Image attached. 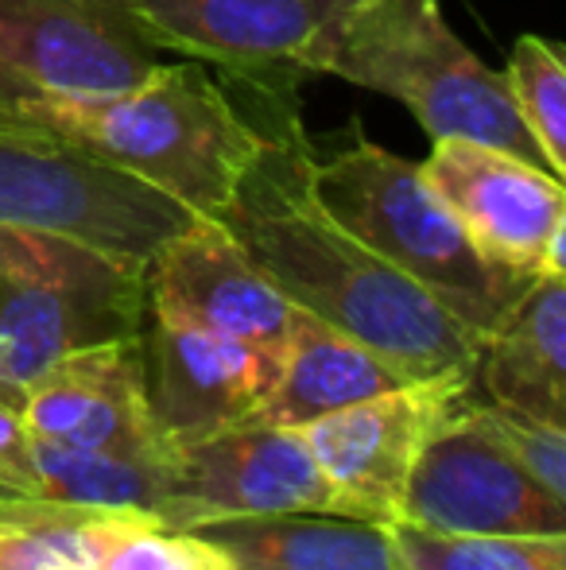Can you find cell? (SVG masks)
I'll return each mask as SVG.
<instances>
[{"instance_id":"7","label":"cell","mask_w":566,"mask_h":570,"mask_svg":"<svg viewBox=\"0 0 566 570\" xmlns=\"http://www.w3.org/2000/svg\"><path fill=\"white\" fill-rule=\"evenodd\" d=\"M151 51L218 67L229 82L299 90L326 75L349 16L365 0H90Z\"/></svg>"},{"instance_id":"13","label":"cell","mask_w":566,"mask_h":570,"mask_svg":"<svg viewBox=\"0 0 566 570\" xmlns=\"http://www.w3.org/2000/svg\"><path fill=\"white\" fill-rule=\"evenodd\" d=\"M148 315L229 342L284 350L295 307L214 218H190L143 272Z\"/></svg>"},{"instance_id":"26","label":"cell","mask_w":566,"mask_h":570,"mask_svg":"<svg viewBox=\"0 0 566 570\" xmlns=\"http://www.w3.org/2000/svg\"><path fill=\"white\" fill-rule=\"evenodd\" d=\"M0 493H4V489H0Z\"/></svg>"},{"instance_id":"17","label":"cell","mask_w":566,"mask_h":570,"mask_svg":"<svg viewBox=\"0 0 566 570\" xmlns=\"http://www.w3.org/2000/svg\"><path fill=\"white\" fill-rule=\"evenodd\" d=\"M400 384L411 381L400 368L388 365L377 350L334 331L330 323L307 315V311H295L280 350V373H276L260 423L302 428V423L322 420L338 407L400 389Z\"/></svg>"},{"instance_id":"8","label":"cell","mask_w":566,"mask_h":570,"mask_svg":"<svg viewBox=\"0 0 566 570\" xmlns=\"http://www.w3.org/2000/svg\"><path fill=\"white\" fill-rule=\"evenodd\" d=\"M466 389L469 376L411 381L302 423V443L334 489L338 517L373 524L400 520L411 470Z\"/></svg>"},{"instance_id":"1","label":"cell","mask_w":566,"mask_h":570,"mask_svg":"<svg viewBox=\"0 0 566 570\" xmlns=\"http://www.w3.org/2000/svg\"><path fill=\"white\" fill-rule=\"evenodd\" d=\"M252 128V151L221 210V229L249 253L295 311L377 350L408 381L469 376L477 338L404 272L341 229L310 187L315 144L302 132L295 90L229 82Z\"/></svg>"},{"instance_id":"23","label":"cell","mask_w":566,"mask_h":570,"mask_svg":"<svg viewBox=\"0 0 566 570\" xmlns=\"http://www.w3.org/2000/svg\"><path fill=\"white\" fill-rule=\"evenodd\" d=\"M461 407L544 493L566 501V423L489 404V400L469 396V389L461 396Z\"/></svg>"},{"instance_id":"24","label":"cell","mask_w":566,"mask_h":570,"mask_svg":"<svg viewBox=\"0 0 566 570\" xmlns=\"http://www.w3.org/2000/svg\"><path fill=\"white\" fill-rule=\"evenodd\" d=\"M101 570H237V563L202 532L143 528L125 540Z\"/></svg>"},{"instance_id":"4","label":"cell","mask_w":566,"mask_h":570,"mask_svg":"<svg viewBox=\"0 0 566 570\" xmlns=\"http://www.w3.org/2000/svg\"><path fill=\"white\" fill-rule=\"evenodd\" d=\"M326 75L404 101L430 144L474 140L547 167L516 114L508 78L454 36L435 0H365L349 16Z\"/></svg>"},{"instance_id":"18","label":"cell","mask_w":566,"mask_h":570,"mask_svg":"<svg viewBox=\"0 0 566 570\" xmlns=\"http://www.w3.org/2000/svg\"><path fill=\"white\" fill-rule=\"evenodd\" d=\"M214 540L237 570H393L385 524L326 512L229 517L195 528Z\"/></svg>"},{"instance_id":"20","label":"cell","mask_w":566,"mask_h":570,"mask_svg":"<svg viewBox=\"0 0 566 570\" xmlns=\"http://www.w3.org/2000/svg\"><path fill=\"white\" fill-rule=\"evenodd\" d=\"M31 497L82 509L140 512L163 528L175 497V451H75L31 435Z\"/></svg>"},{"instance_id":"25","label":"cell","mask_w":566,"mask_h":570,"mask_svg":"<svg viewBox=\"0 0 566 570\" xmlns=\"http://www.w3.org/2000/svg\"><path fill=\"white\" fill-rule=\"evenodd\" d=\"M0 489L31 497V431L23 423V392L0 384Z\"/></svg>"},{"instance_id":"6","label":"cell","mask_w":566,"mask_h":570,"mask_svg":"<svg viewBox=\"0 0 566 570\" xmlns=\"http://www.w3.org/2000/svg\"><path fill=\"white\" fill-rule=\"evenodd\" d=\"M143 272L54 233L0 226V384L28 389L59 357L143 331Z\"/></svg>"},{"instance_id":"12","label":"cell","mask_w":566,"mask_h":570,"mask_svg":"<svg viewBox=\"0 0 566 570\" xmlns=\"http://www.w3.org/2000/svg\"><path fill=\"white\" fill-rule=\"evenodd\" d=\"M272 512L338 517L334 489L326 485L299 428L245 423L175 451V497L163 528L195 532L214 520Z\"/></svg>"},{"instance_id":"21","label":"cell","mask_w":566,"mask_h":570,"mask_svg":"<svg viewBox=\"0 0 566 570\" xmlns=\"http://www.w3.org/2000/svg\"><path fill=\"white\" fill-rule=\"evenodd\" d=\"M393 570H566V535H450L388 520Z\"/></svg>"},{"instance_id":"11","label":"cell","mask_w":566,"mask_h":570,"mask_svg":"<svg viewBox=\"0 0 566 570\" xmlns=\"http://www.w3.org/2000/svg\"><path fill=\"white\" fill-rule=\"evenodd\" d=\"M400 520L450 535H566V501L544 493L458 400L411 470Z\"/></svg>"},{"instance_id":"3","label":"cell","mask_w":566,"mask_h":570,"mask_svg":"<svg viewBox=\"0 0 566 570\" xmlns=\"http://www.w3.org/2000/svg\"><path fill=\"white\" fill-rule=\"evenodd\" d=\"M310 187L341 229L443 303L477 342L497 331L532 284L477 253L419 164L365 136L322 164L315 159Z\"/></svg>"},{"instance_id":"5","label":"cell","mask_w":566,"mask_h":570,"mask_svg":"<svg viewBox=\"0 0 566 570\" xmlns=\"http://www.w3.org/2000/svg\"><path fill=\"white\" fill-rule=\"evenodd\" d=\"M195 214L78 144L0 109V226L54 233L148 272Z\"/></svg>"},{"instance_id":"22","label":"cell","mask_w":566,"mask_h":570,"mask_svg":"<svg viewBox=\"0 0 566 570\" xmlns=\"http://www.w3.org/2000/svg\"><path fill=\"white\" fill-rule=\"evenodd\" d=\"M508 90L516 114L536 136L544 164L555 179L566 175V59L559 43L539 36H520L508 59Z\"/></svg>"},{"instance_id":"2","label":"cell","mask_w":566,"mask_h":570,"mask_svg":"<svg viewBox=\"0 0 566 570\" xmlns=\"http://www.w3.org/2000/svg\"><path fill=\"white\" fill-rule=\"evenodd\" d=\"M101 164L163 190L198 218H214L252 151V128L202 62H159L140 86L86 101L0 106Z\"/></svg>"},{"instance_id":"10","label":"cell","mask_w":566,"mask_h":570,"mask_svg":"<svg viewBox=\"0 0 566 570\" xmlns=\"http://www.w3.org/2000/svg\"><path fill=\"white\" fill-rule=\"evenodd\" d=\"M156 67L159 51L90 0H0V106L109 98Z\"/></svg>"},{"instance_id":"15","label":"cell","mask_w":566,"mask_h":570,"mask_svg":"<svg viewBox=\"0 0 566 570\" xmlns=\"http://www.w3.org/2000/svg\"><path fill=\"white\" fill-rule=\"evenodd\" d=\"M23 423L43 443L75 451H175L151 412L140 334L54 361L23 389Z\"/></svg>"},{"instance_id":"14","label":"cell","mask_w":566,"mask_h":570,"mask_svg":"<svg viewBox=\"0 0 566 570\" xmlns=\"http://www.w3.org/2000/svg\"><path fill=\"white\" fill-rule=\"evenodd\" d=\"M140 342L151 412L175 451L229 428L260 423L280 373L276 350L229 342L159 318L140 331Z\"/></svg>"},{"instance_id":"16","label":"cell","mask_w":566,"mask_h":570,"mask_svg":"<svg viewBox=\"0 0 566 570\" xmlns=\"http://www.w3.org/2000/svg\"><path fill=\"white\" fill-rule=\"evenodd\" d=\"M469 396L566 423V276H536L477 342Z\"/></svg>"},{"instance_id":"19","label":"cell","mask_w":566,"mask_h":570,"mask_svg":"<svg viewBox=\"0 0 566 570\" xmlns=\"http://www.w3.org/2000/svg\"><path fill=\"white\" fill-rule=\"evenodd\" d=\"M143 528L159 524L140 512L0 493V570H101Z\"/></svg>"},{"instance_id":"9","label":"cell","mask_w":566,"mask_h":570,"mask_svg":"<svg viewBox=\"0 0 566 570\" xmlns=\"http://www.w3.org/2000/svg\"><path fill=\"white\" fill-rule=\"evenodd\" d=\"M419 171L485 261L520 279L566 276V190L547 167L474 140H435Z\"/></svg>"}]
</instances>
